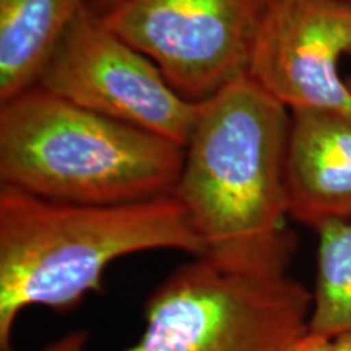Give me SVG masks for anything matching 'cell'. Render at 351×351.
Returning <instances> with one entry per match:
<instances>
[{
    "label": "cell",
    "instance_id": "6",
    "mask_svg": "<svg viewBox=\"0 0 351 351\" xmlns=\"http://www.w3.org/2000/svg\"><path fill=\"white\" fill-rule=\"evenodd\" d=\"M60 98L109 119L186 147L200 103L182 98L150 57L85 7L38 83Z\"/></svg>",
    "mask_w": 351,
    "mask_h": 351
},
{
    "label": "cell",
    "instance_id": "3",
    "mask_svg": "<svg viewBox=\"0 0 351 351\" xmlns=\"http://www.w3.org/2000/svg\"><path fill=\"white\" fill-rule=\"evenodd\" d=\"M0 104V186L83 205L155 199L178 186L182 145L39 85Z\"/></svg>",
    "mask_w": 351,
    "mask_h": 351
},
{
    "label": "cell",
    "instance_id": "5",
    "mask_svg": "<svg viewBox=\"0 0 351 351\" xmlns=\"http://www.w3.org/2000/svg\"><path fill=\"white\" fill-rule=\"evenodd\" d=\"M274 0H122L103 16L182 98L204 103L249 75Z\"/></svg>",
    "mask_w": 351,
    "mask_h": 351
},
{
    "label": "cell",
    "instance_id": "13",
    "mask_svg": "<svg viewBox=\"0 0 351 351\" xmlns=\"http://www.w3.org/2000/svg\"><path fill=\"white\" fill-rule=\"evenodd\" d=\"M327 351H351V333L328 341Z\"/></svg>",
    "mask_w": 351,
    "mask_h": 351
},
{
    "label": "cell",
    "instance_id": "1",
    "mask_svg": "<svg viewBox=\"0 0 351 351\" xmlns=\"http://www.w3.org/2000/svg\"><path fill=\"white\" fill-rule=\"evenodd\" d=\"M289 119L251 75L200 103L173 195L204 256L239 269L288 271L296 249L287 226Z\"/></svg>",
    "mask_w": 351,
    "mask_h": 351
},
{
    "label": "cell",
    "instance_id": "4",
    "mask_svg": "<svg viewBox=\"0 0 351 351\" xmlns=\"http://www.w3.org/2000/svg\"><path fill=\"white\" fill-rule=\"evenodd\" d=\"M313 291L288 271L194 257L153 289L145 327L119 351H291L309 333ZM75 351L85 335L72 333Z\"/></svg>",
    "mask_w": 351,
    "mask_h": 351
},
{
    "label": "cell",
    "instance_id": "14",
    "mask_svg": "<svg viewBox=\"0 0 351 351\" xmlns=\"http://www.w3.org/2000/svg\"><path fill=\"white\" fill-rule=\"evenodd\" d=\"M46 351H75V348H73V339L72 335L65 337V339L56 341L54 345L49 346Z\"/></svg>",
    "mask_w": 351,
    "mask_h": 351
},
{
    "label": "cell",
    "instance_id": "10",
    "mask_svg": "<svg viewBox=\"0 0 351 351\" xmlns=\"http://www.w3.org/2000/svg\"><path fill=\"white\" fill-rule=\"evenodd\" d=\"M317 271L309 332L333 340L351 333V221L317 228Z\"/></svg>",
    "mask_w": 351,
    "mask_h": 351
},
{
    "label": "cell",
    "instance_id": "11",
    "mask_svg": "<svg viewBox=\"0 0 351 351\" xmlns=\"http://www.w3.org/2000/svg\"><path fill=\"white\" fill-rule=\"evenodd\" d=\"M328 341L330 340L314 335V333L309 332L291 351H327Z\"/></svg>",
    "mask_w": 351,
    "mask_h": 351
},
{
    "label": "cell",
    "instance_id": "15",
    "mask_svg": "<svg viewBox=\"0 0 351 351\" xmlns=\"http://www.w3.org/2000/svg\"><path fill=\"white\" fill-rule=\"evenodd\" d=\"M346 83H348V86H350V90H351V77L346 78Z\"/></svg>",
    "mask_w": 351,
    "mask_h": 351
},
{
    "label": "cell",
    "instance_id": "12",
    "mask_svg": "<svg viewBox=\"0 0 351 351\" xmlns=\"http://www.w3.org/2000/svg\"><path fill=\"white\" fill-rule=\"evenodd\" d=\"M122 0H86V8L96 15L104 16L108 12H111L114 7L119 5Z\"/></svg>",
    "mask_w": 351,
    "mask_h": 351
},
{
    "label": "cell",
    "instance_id": "7",
    "mask_svg": "<svg viewBox=\"0 0 351 351\" xmlns=\"http://www.w3.org/2000/svg\"><path fill=\"white\" fill-rule=\"evenodd\" d=\"M346 54H351L350 2L274 0L249 75L289 112L351 119V90L339 67Z\"/></svg>",
    "mask_w": 351,
    "mask_h": 351
},
{
    "label": "cell",
    "instance_id": "9",
    "mask_svg": "<svg viewBox=\"0 0 351 351\" xmlns=\"http://www.w3.org/2000/svg\"><path fill=\"white\" fill-rule=\"evenodd\" d=\"M86 0H0V103L36 86Z\"/></svg>",
    "mask_w": 351,
    "mask_h": 351
},
{
    "label": "cell",
    "instance_id": "8",
    "mask_svg": "<svg viewBox=\"0 0 351 351\" xmlns=\"http://www.w3.org/2000/svg\"><path fill=\"white\" fill-rule=\"evenodd\" d=\"M288 215L317 230L351 221V119L319 111H293L287 166Z\"/></svg>",
    "mask_w": 351,
    "mask_h": 351
},
{
    "label": "cell",
    "instance_id": "16",
    "mask_svg": "<svg viewBox=\"0 0 351 351\" xmlns=\"http://www.w3.org/2000/svg\"><path fill=\"white\" fill-rule=\"evenodd\" d=\"M346 2H350V3H351V0H346Z\"/></svg>",
    "mask_w": 351,
    "mask_h": 351
},
{
    "label": "cell",
    "instance_id": "2",
    "mask_svg": "<svg viewBox=\"0 0 351 351\" xmlns=\"http://www.w3.org/2000/svg\"><path fill=\"white\" fill-rule=\"evenodd\" d=\"M147 251L204 256L176 197L119 205L39 199L0 186V350L29 307L65 313L98 291L112 262Z\"/></svg>",
    "mask_w": 351,
    "mask_h": 351
}]
</instances>
